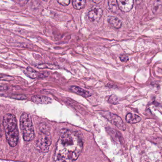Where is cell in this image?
Returning <instances> with one entry per match:
<instances>
[{
	"instance_id": "obj_16",
	"label": "cell",
	"mask_w": 162,
	"mask_h": 162,
	"mask_svg": "<svg viewBox=\"0 0 162 162\" xmlns=\"http://www.w3.org/2000/svg\"><path fill=\"white\" fill-rule=\"evenodd\" d=\"M55 66L53 65H49V64H41L38 66V68H48L53 69V68H55Z\"/></svg>"
},
{
	"instance_id": "obj_1",
	"label": "cell",
	"mask_w": 162,
	"mask_h": 162,
	"mask_svg": "<svg viewBox=\"0 0 162 162\" xmlns=\"http://www.w3.org/2000/svg\"><path fill=\"white\" fill-rule=\"evenodd\" d=\"M83 142L77 132L61 130L57 142L54 160L56 162L76 161L83 149Z\"/></svg>"
},
{
	"instance_id": "obj_15",
	"label": "cell",
	"mask_w": 162,
	"mask_h": 162,
	"mask_svg": "<svg viewBox=\"0 0 162 162\" xmlns=\"http://www.w3.org/2000/svg\"><path fill=\"white\" fill-rule=\"evenodd\" d=\"M108 102L112 104H118L119 103L118 99L116 95H111L108 97Z\"/></svg>"
},
{
	"instance_id": "obj_7",
	"label": "cell",
	"mask_w": 162,
	"mask_h": 162,
	"mask_svg": "<svg viewBox=\"0 0 162 162\" xmlns=\"http://www.w3.org/2000/svg\"><path fill=\"white\" fill-rule=\"evenodd\" d=\"M118 6L124 12H129L134 5V0H117Z\"/></svg>"
},
{
	"instance_id": "obj_9",
	"label": "cell",
	"mask_w": 162,
	"mask_h": 162,
	"mask_svg": "<svg viewBox=\"0 0 162 162\" xmlns=\"http://www.w3.org/2000/svg\"><path fill=\"white\" fill-rule=\"evenodd\" d=\"M70 89L73 92L81 95V96L84 97H88L91 96V94L89 91H86L84 89L79 88L78 86H70Z\"/></svg>"
},
{
	"instance_id": "obj_14",
	"label": "cell",
	"mask_w": 162,
	"mask_h": 162,
	"mask_svg": "<svg viewBox=\"0 0 162 162\" xmlns=\"http://www.w3.org/2000/svg\"><path fill=\"white\" fill-rule=\"evenodd\" d=\"M108 133H109V134L112 137L113 139L114 140H120V136L119 134L118 133L117 131H116L114 129H108Z\"/></svg>"
},
{
	"instance_id": "obj_5",
	"label": "cell",
	"mask_w": 162,
	"mask_h": 162,
	"mask_svg": "<svg viewBox=\"0 0 162 162\" xmlns=\"http://www.w3.org/2000/svg\"><path fill=\"white\" fill-rule=\"evenodd\" d=\"M101 114L111 123L117 126L118 129L123 131H124L126 129V126L121 118L118 116L108 111H104Z\"/></svg>"
},
{
	"instance_id": "obj_8",
	"label": "cell",
	"mask_w": 162,
	"mask_h": 162,
	"mask_svg": "<svg viewBox=\"0 0 162 162\" xmlns=\"http://www.w3.org/2000/svg\"><path fill=\"white\" fill-rule=\"evenodd\" d=\"M31 100L35 103L41 104H48L52 102V100L51 98L39 95L34 96L31 97Z\"/></svg>"
},
{
	"instance_id": "obj_6",
	"label": "cell",
	"mask_w": 162,
	"mask_h": 162,
	"mask_svg": "<svg viewBox=\"0 0 162 162\" xmlns=\"http://www.w3.org/2000/svg\"><path fill=\"white\" fill-rule=\"evenodd\" d=\"M102 14L103 11L100 8L96 6H93L88 12V18L91 22H95L100 19Z\"/></svg>"
},
{
	"instance_id": "obj_3",
	"label": "cell",
	"mask_w": 162,
	"mask_h": 162,
	"mask_svg": "<svg viewBox=\"0 0 162 162\" xmlns=\"http://www.w3.org/2000/svg\"><path fill=\"white\" fill-rule=\"evenodd\" d=\"M40 133L36 141V148L41 152H48L52 144V137L47 125L40 126Z\"/></svg>"
},
{
	"instance_id": "obj_20",
	"label": "cell",
	"mask_w": 162,
	"mask_h": 162,
	"mask_svg": "<svg viewBox=\"0 0 162 162\" xmlns=\"http://www.w3.org/2000/svg\"><path fill=\"white\" fill-rule=\"evenodd\" d=\"M43 1H47V0H43Z\"/></svg>"
},
{
	"instance_id": "obj_10",
	"label": "cell",
	"mask_w": 162,
	"mask_h": 162,
	"mask_svg": "<svg viewBox=\"0 0 162 162\" xmlns=\"http://www.w3.org/2000/svg\"><path fill=\"white\" fill-rule=\"evenodd\" d=\"M126 120L130 124H135L141 121V118L137 114L129 113L126 115Z\"/></svg>"
},
{
	"instance_id": "obj_19",
	"label": "cell",
	"mask_w": 162,
	"mask_h": 162,
	"mask_svg": "<svg viewBox=\"0 0 162 162\" xmlns=\"http://www.w3.org/2000/svg\"><path fill=\"white\" fill-rule=\"evenodd\" d=\"M93 1L96 4H99L102 1V0H93Z\"/></svg>"
},
{
	"instance_id": "obj_17",
	"label": "cell",
	"mask_w": 162,
	"mask_h": 162,
	"mask_svg": "<svg viewBox=\"0 0 162 162\" xmlns=\"http://www.w3.org/2000/svg\"><path fill=\"white\" fill-rule=\"evenodd\" d=\"M58 3L62 6H66L69 5L70 0H56Z\"/></svg>"
},
{
	"instance_id": "obj_2",
	"label": "cell",
	"mask_w": 162,
	"mask_h": 162,
	"mask_svg": "<svg viewBox=\"0 0 162 162\" xmlns=\"http://www.w3.org/2000/svg\"><path fill=\"white\" fill-rule=\"evenodd\" d=\"M3 126L6 139L11 147H15L19 141V130L17 119L13 114H7L3 118Z\"/></svg>"
},
{
	"instance_id": "obj_13",
	"label": "cell",
	"mask_w": 162,
	"mask_h": 162,
	"mask_svg": "<svg viewBox=\"0 0 162 162\" xmlns=\"http://www.w3.org/2000/svg\"><path fill=\"white\" fill-rule=\"evenodd\" d=\"M86 0H72L73 6L76 10H81L85 6Z\"/></svg>"
},
{
	"instance_id": "obj_11",
	"label": "cell",
	"mask_w": 162,
	"mask_h": 162,
	"mask_svg": "<svg viewBox=\"0 0 162 162\" xmlns=\"http://www.w3.org/2000/svg\"><path fill=\"white\" fill-rule=\"evenodd\" d=\"M108 22L112 26L116 29L121 28L122 26L121 20L115 16H109L108 17Z\"/></svg>"
},
{
	"instance_id": "obj_4",
	"label": "cell",
	"mask_w": 162,
	"mask_h": 162,
	"mask_svg": "<svg viewBox=\"0 0 162 162\" xmlns=\"http://www.w3.org/2000/svg\"><path fill=\"white\" fill-rule=\"evenodd\" d=\"M20 123L24 140L29 142L33 139L35 137V133L30 116L26 113H23L20 116Z\"/></svg>"
},
{
	"instance_id": "obj_18",
	"label": "cell",
	"mask_w": 162,
	"mask_h": 162,
	"mask_svg": "<svg viewBox=\"0 0 162 162\" xmlns=\"http://www.w3.org/2000/svg\"><path fill=\"white\" fill-rule=\"evenodd\" d=\"M120 59L122 62H126L129 60V58L127 56L122 55L120 57Z\"/></svg>"
},
{
	"instance_id": "obj_12",
	"label": "cell",
	"mask_w": 162,
	"mask_h": 162,
	"mask_svg": "<svg viewBox=\"0 0 162 162\" xmlns=\"http://www.w3.org/2000/svg\"><path fill=\"white\" fill-rule=\"evenodd\" d=\"M26 74L27 76H29V77H30L32 78H35L38 77L39 78H41L43 77V76H44L45 77H46L47 76H46L45 74H43L42 73H39L38 72L36 71V70H34L33 68H31L28 67L26 69V73H25Z\"/></svg>"
}]
</instances>
